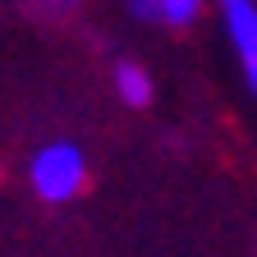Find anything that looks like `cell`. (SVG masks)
Wrapping results in <instances>:
<instances>
[{
    "label": "cell",
    "instance_id": "cell-3",
    "mask_svg": "<svg viewBox=\"0 0 257 257\" xmlns=\"http://www.w3.org/2000/svg\"><path fill=\"white\" fill-rule=\"evenodd\" d=\"M115 92H119V101L124 106H152V78H147V69L143 64H134V60H124V64H115Z\"/></svg>",
    "mask_w": 257,
    "mask_h": 257
},
{
    "label": "cell",
    "instance_id": "cell-1",
    "mask_svg": "<svg viewBox=\"0 0 257 257\" xmlns=\"http://www.w3.org/2000/svg\"><path fill=\"white\" fill-rule=\"evenodd\" d=\"M28 179H32V193L42 202H69L87 184V156L74 143H51V147H42L32 156Z\"/></svg>",
    "mask_w": 257,
    "mask_h": 257
},
{
    "label": "cell",
    "instance_id": "cell-5",
    "mask_svg": "<svg viewBox=\"0 0 257 257\" xmlns=\"http://www.w3.org/2000/svg\"><path fill=\"white\" fill-rule=\"evenodd\" d=\"M128 5H134V10H138L143 19H152V0H128Z\"/></svg>",
    "mask_w": 257,
    "mask_h": 257
},
{
    "label": "cell",
    "instance_id": "cell-6",
    "mask_svg": "<svg viewBox=\"0 0 257 257\" xmlns=\"http://www.w3.org/2000/svg\"><path fill=\"white\" fill-rule=\"evenodd\" d=\"M51 5H78V0H51Z\"/></svg>",
    "mask_w": 257,
    "mask_h": 257
},
{
    "label": "cell",
    "instance_id": "cell-4",
    "mask_svg": "<svg viewBox=\"0 0 257 257\" xmlns=\"http://www.w3.org/2000/svg\"><path fill=\"white\" fill-rule=\"evenodd\" d=\"M207 0H152V19L170 23V28H188L193 19L202 14Z\"/></svg>",
    "mask_w": 257,
    "mask_h": 257
},
{
    "label": "cell",
    "instance_id": "cell-2",
    "mask_svg": "<svg viewBox=\"0 0 257 257\" xmlns=\"http://www.w3.org/2000/svg\"><path fill=\"white\" fill-rule=\"evenodd\" d=\"M225 37L234 42V55L248 74V87L257 92V0H216Z\"/></svg>",
    "mask_w": 257,
    "mask_h": 257
}]
</instances>
